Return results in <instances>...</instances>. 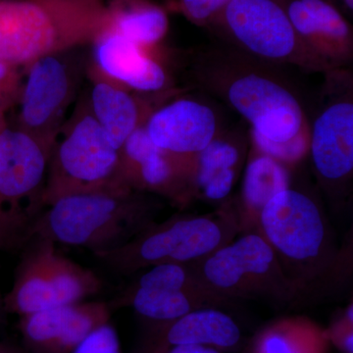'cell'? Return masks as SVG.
Instances as JSON below:
<instances>
[{
	"instance_id": "obj_1",
	"label": "cell",
	"mask_w": 353,
	"mask_h": 353,
	"mask_svg": "<svg viewBox=\"0 0 353 353\" xmlns=\"http://www.w3.org/2000/svg\"><path fill=\"white\" fill-rule=\"evenodd\" d=\"M109 27L104 0H0V62L24 68L92 44Z\"/></svg>"
},
{
	"instance_id": "obj_2",
	"label": "cell",
	"mask_w": 353,
	"mask_h": 353,
	"mask_svg": "<svg viewBox=\"0 0 353 353\" xmlns=\"http://www.w3.org/2000/svg\"><path fill=\"white\" fill-rule=\"evenodd\" d=\"M150 209L127 187L73 194L44 209L32 238L87 248L94 254L126 245L148 227Z\"/></svg>"
},
{
	"instance_id": "obj_3",
	"label": "cell",
	"mask_w": 353,
	"mask_h": 353,
	"mask_svg": "<svg viewBox=\"0 0 353 353\" xmlns=\"http://www.w3.org/2000/svg\"><path fill=\"white\" fill-rule=\"evenodd\" d=\"M53 146L8 123L0 130V252L24 248L46 208Z\"/></svg>"
},
{
	"instance_id": "obj_4",
	"label": "cell",
	"mask_w": 353,
	"mask_h": 353,
	"mask_svg": "<svg viewBox=\"0 0 353 353\" xmlns=\"http://www.w3.org/2000/svg\"><path fill=\"white\" fill-rule=\"evenodd\" d=\"M119 187H127L120 179L119 150L94 119L87 101L82 102L53 145L46 206L61 197Z\"/></svg>"
},
{
	"instance_id": "obj_5",
	"label": "cell",
	"mask_w": 353,
	"mask_h": 353,
	"mask_svg": "<svg viewBox=\"0 0 353 353\" xmlns=\"http://www.w3.org/2000/svg\"><path fill=\"white\" fill-rule=\"evenodd\" d=\"M27 245L12 288L4 296L6 314L21 317L81 303L101 292L102 281L99 276L59 254L52 241L34 236Z\"/></svg>"
},
{
	"instance_id": "obj_6",
	"label": "cell",
	"mask_w": 353,
	"mask_h": 353,
	"mask_svg": "<svg viewBox=\"0 0 353 353\" xmlns=\"http://www.w3.org/2000/svg\"><path fill=\"white\" fill-rule=\"evenodd\" d=\"M227 240V228L220 220L183 218L143 230L126 245L94 255L111 270L131 274L158 264L203 260Z\"/></svg>"
},
{
	"instance_id": "obj_7",
	"label": "cell",
	"mask_w": 353,
	"mask_h": 353,
	"mask_svg": "<svg viewBox=\"0 0 353 353\" xmlns=\"http://www.w3.org/2000/svg\"><path fill=\"white\" fill-rule=\"evenodd\" d=\"M70 51L39 58L24 67L16 105L17 125L14 127L50 146L65 124V113L78 87L79 71Z\"/></svg>"
},
{
	"instance_id": "obj_8",
	"label": "cell",
	"mask_w": 353,
	"mask_h": 353,
	"mask_svg": "<svg viewBox=\"0 0 353 353\" xmlns=\"http://www.w3.org/2000/svg\"><path fill=\"white\" fill-rule=\"evenodd\" d=\"M224 87L230 105L262 138L285 143L308 130L296 97L274 79L243 72L230 77Z\"/></svg>"
},
{
	"instance_id": "obj_9",
	"label": "cell",
	"mask_w": 353,
	"mask_h": 353,
	"mask_svg": "<svg viewBox=\"0 0 353 353\" xmlns=\"http://www.w3.org/2000/svg\"><path fill=\"white\" fill-rule=\"evenodd\" d=\"M211 24L219 25L239 46L265 60L288 62L307 51L279 0H230Z\"/></svg>"
},
{
	"instance_id": "obj_10",
	"label": "cell",
	"mask_w": 353,
	"mask_h": 353,
	"mask_svg": "<svg viewBox=\"0 0 353 353\" xmlns=\"http://www.w3.org/2000/svg\"><path fill=\"white\" fill-rule=\"evenodd\" d=\"M265 240L276 255L296 264L314 262L326 241V226L310 197L287 189L267 202L259 212Z\"/></svg>"
},
{
	"instance_id": "obj_11",
	"label": "cell",
	"mask_w": 353,
	"mask_h": 353,
	"mask_svg": "<svg viewBox=\"0 0 353 353\" xmlns=\"http://www.w3.org/2000/svg\"><path fill=\"white\" fill-rule=\"evenodd\" d=\"M110 304H66L21 316L20 333L32 353H72L95 330L110 322Z\"/></svg>"
},
{
	"instance_id": "obj_12",
	"label": "cell",
	"mask_w": 353,
	"mask_h": 353,
	"mask_svg": "<svg viewBox=\"0 0 353 353\" xmlns=\"http://www.w3.org/2000/svg\"><path fill=\"white\" fill-rule=\"evenodd\" d=\"M279 259L263 236L248 234L202 260L203 282L228 294H248L279 275Z\"/></svg>"
},
{
	"instance_id": "obj_13",
	"label": "cell",
	"mask_w": 353,
	"mask_h": 353,
	"mask_svg": "<svg viewBox=\"0 0 353 353\" xmlns=\"http://www.w3.org/2000/svg\"><path fill=\"white\" fill-rule=\"evenodd\" d=\"M154 145L164 152L190 159L216 138L217 117L206 104L178 99L150 114L145 123Z\"/></svg>"
},
{
	"instance_id": "obj_14",
	"label": "cell",
	"mask_w": 353,
	"mask_h": 353,
	"mask_svg": "<svg viewBox=\"0 0 353 353\" xmlns=\"http://www.w3.org/2000/svg\"><path fill=\"white\" fill-rule=\"evenodd\" d=\"M92 44L94 66L102 76L126 88L145 94L163 90L166 72L145 48L108 28Z\"/></svg>"
},
{
	"instance_id": "obj_15",
	"label": "cell",
	"mask_w": 353,
	"mask_h": 353,
	"mask_svg": "<svg viewBox=\"0 0 353 353\" xmlns=\"http://www.w3.org/2000/svg\"><path fill=\"white\" fill-rule=\"evenodd\" d=\"M290 23L308 52L343 59L352 48V29L340 9L327 0H290Z\"/></svg>"
},
{
	"instance_id": "obj_16",
	"label": "cell",
	"mask_w": 353,
	"mask_h": 353,
	"mask_svg": "<svg viewBox=\"0 0 353 353\" xmlns=\"http://www.w3.org/2000/svg\"><path fill=\"white\" fill-rule=\"evenodd\" d=\"M309 150L316 171L328 181L347 178L353 169V103L334 102L315 119Z\"/></svg>"
},
{
	"instance_id": "obj_17",
	"label": "cell",
	"mask_w": 353,
	"mask_h": 353,
	"mask_svg": "<svg viewBox=\"0 0 353 353\" xmlns=\"http://www.w3.org/2000/svg\"><path fill=\"white\" fill-rule=\"evenodd\" d=\"M241 338L240 326L231 316L219 309L199 307L157 326L152 353L176 345H203L226 352L238 347Z\"/></svg>"
},
{
	"instance_id": "obj_18",
	"label": "cell",
	"mask_w": 353,
	"mask_h": 353,
	"mask_svg": "<svg viewBox=\"0 0 353 353\" xmlns=\"http://www.w3.org/2000/svg\"><path fill=\"white\" fill-rule=\"evenodd\" d=\"M90 70L88 108L111 143L120 150L130 134L145 123L141 104L128 88L108 80L97 70Z\"/></svg>"
},
{
	"instance_id": "obj_19",
	"label": "cell",
	"mask_w": 353,
	"mask_h": 353,
	"mask_svg": "<svg viewBox=\"0 0 353 353\" xmlns=\"http://www.w3.org/2000/svg\"><path fill=\"white\" fill-rule=\"evenodd\" d=\"M108 8L109 28L145 50L159 43L168 32V14L150 0H111Z\"/></svg>"
},
{
	"instance_id": "obj_20",
	"label": "cell",
	"mask_w": 353,
	"mask_h": 353,
	"mask_svg": "<svg viewBox=\"0 0 353 353\" xmlns=\"http://www.w3.org/2000/svg\"><path fill=\"white\" fill-rule=\"evenodd\" d=\"M194 183L209 201H222L231 194L236 182L241 152L224 139H214L196 155Z\"/></svg>"
},
{
	"instance_id": "obj_21",
	"label": "cell",
	"mask_w": 353,
	"mask_h": 353,
	"mask_svg": "<svg viewBox=\"0 0 353 353\" xmlns=\"http://www.w3.org/2000/svg\"><path fill=\"white\" fill-rule=\"evenodd\" d=\"M110 304L132 307L157 326L167 324L199 307L194 290L139 289L129 287Z\"/></svg>"
},
{
	"instance_id": "obj_22",
	"label": "cell",
	"mask_w": 353,
	"mask_h": 353,
	"mask_svg": "<svg viewBox=\"0 0 353 353\" xmlns=\"http://www.w3.org/2000/svg\"><path fill=\"white\" fill-rule=\"evenodd\" d=\"M290 176L283 163L260 153L246 167L243 196L248 208L260 212L267 202L289 189Z\"/></svg>"
},
{
	"instance_id": "obj_23",
	"label": "cell",
	"mask_w": 353,
	"mask_h": 353,
	"mask_svg": "<svg viewBox=\"0 0 353 353\" xmlns=\"http://www.w3.org/2000/svg\"><path fill=\"white\" fill-rule=\"evenodd\" d=\"M309 130H305L285 143H274L262 138L256 132H252V138L255 148L262 154L278 160L281 163H292L299 161L309 150Z\"/></svg>"
},
{
	"instance_id": "obj_24",
	"label": "cell",
	"mask_w": 353,
	"mask_h": 353,
	"mask_svg": "<svg viewBox=\"0 0 353 353\" xmlns=\"http://www.w3.org/2000/svg\"><path fill=\"white\" fill-rule=\"evenodd\" d=\"M24 74L21 67L0 62V116L17 105Z\"/></svg>"
},
{
	"instance_id": "obj_25",
	"label": "cell",
	"mask_w": 353,
	"mask_h": 353,
	"mask_svg": "<svg viewBox=\"0 0 353 353\" xmlns=\"http://www.w3.org/2000/svg\"><path fill=\"white\" fill-rule=\"evenodd\" d=\"M230 0H176L175 8L190 22L211 24Z\"/></svg>"
},
{
	"instance_id": "obj_26",
	"label": "cell",
	"mask_w": 353,
	"mask_h": 353,
	"mask_svg": "<svg viewBox=\"0 0 353 353\" xmlns=\"http://www.w3.org/2000/svg\"><path fill=\"white\" fill-rule=\"evenodd\" d=\"M72 353H123L117 331L110 322L95 330Z\"/></svg>"
},
{
	"instance_id": "obj_27",
	"label": "cell",
	"mask_w": 353,
	"mask_h": 353,
	"mask_svg": "<svg viewBox=\"0 0 353 353\" xmlns=\"http://www.w3.org/2000/svg\"><path fill=\"white\" fill-rule=\"evenodd\" d=\"M259 353H303L287 334L282 332H270L262 338L259 343Z\"/></svg>"
},
{
	"instance_id": "obj_28",
	"label": "cell",
	"mask_w": 353,
	"mask_h": 353,
	"mask_svg": "<svg viewBox=\"0 0 353 353\" xmlns=\"http://www.w3.org/2000/svg\"><path fill=\"white\" fill-rule=\"evenodd\" d=\"M161 353H223L216 348L203 347V345H176L165 350Z\"/></svg>"
},
{
	"instance_id": "obj_29",
	"label": "cell",
	"mask_w": 353,
	"mask_h": 353,
	"mask_svg": "<svg viewBox=\"0 0 353 353\" xmlns=\"http://www.w3.org/2000/svg\"><path fill=\"white\" fill-rule=\"evenodd\" d=\"M339 347L345 353H353V334L352 328L345 330L341 334H339L336 338Z\"/></svg>"
},
{
	"instance_id": "obj_30",
	"label": "cell",
	"mask_w": 353,
	"mask_h": 353,
	"mask_svg": "<svg viewBox=\"0 0 353 353\" xmlns=\"http://www.w3.org/2000/svg\"><path fill=\"white\" fill-rule=\"evenodd\" d=\"M0 353H25L23 350L19 348L12 347L10 345H6V343H0Z\"/></svg>"
},
{
	"instance_id": "obj_31",
	"label": "cell",
	"mask_w": 353,
	"mask_h": 353,
	"mask_svg": "<svg viewBox=\"0 0 353 353\" xmlns=\"http://www.w3.org/2000/svg\"><path fill=\"white\" fill-rule=\"evenodd\" d=\"M336 1L339 2L343 8H345L348 12H352L353 0H336Z\"/></svg>"
},
{
	"instance_id": "obj_32",
	"label": "cell",
	"mask_w": 353,
	"mask_h": 353,
	"mask_svg": "<svg viewBox=\"0 0 353 353\" xmlns=\"http://www.w3.org/2000/svg\"><path fill=\"white\" fill-rule=\"evenodd\" d=\"M4 314H6V309H4V296H2L1 290H0V321Z\"/></svg>"
},
{
	"instance_id": "obj_33",
	"label": "cell",
	"mask_w": 353,
	"mask_h": 353,
	"mask_svg": "<svg viewBox=\"0 0 353 353\" xmlns=\"http://www.w3.org/2000/svg\"><path fill=\"white\" fill-rule=\"evenodd\" d=\"M353 308L352 305H350V307H348L347 311V314H345V318H347V321L348 323H350V324H352L353 321Z\"/></svg>"
},
{
	"instance_id": "obj_34",
	"label": "cell",
	"mask_w": 353,
	"mask_h": 353,
	"mask_svg": "<svg viewBox=\"0 0 353 353\" xmlns=\"http://www.w3.org/2000/svg\"><path fill=\"white\" fill-rule=\"evenodd\" d=\"M7 124L6 116H0V130Z\"/></svg>"
}]
</instances>
